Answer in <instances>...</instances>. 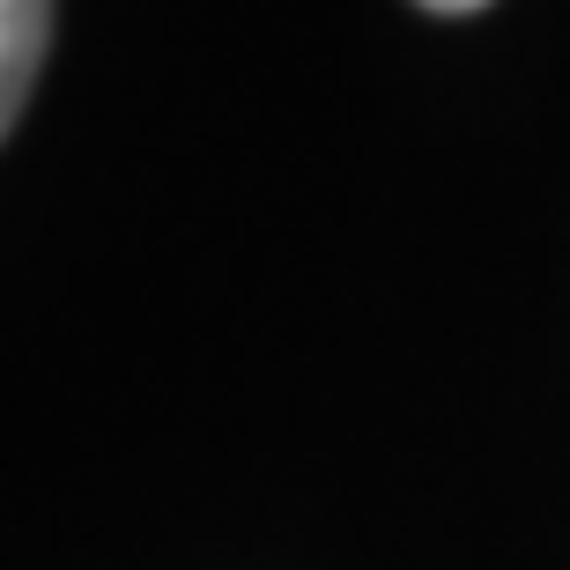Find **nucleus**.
<instances>
[{
  "label": "nucleus",
  "instance_id": "nucleus-1",
  "mask_svg": "<svg viewBox=\"0 0 570 570\" xmlns=\"http://www.w3.org/2000/svg\"><path fill=\"white\" fill-rule=\"evenodd\" d=\"M45 38H52V0H0V134L16 127L22 97L38 82Z\"/></svg>",
  "mask_w": 570,
  "mask_h": 570
},
{
  "label": "nucleus",
  "instance_id": "nucleus-2",
  "mask_svg": "<svg viewBox=\"0 0 570 570\" xmlns=\"http://www.w3.org/2000/svg\"><path fill=\"white\" fill-rule=\"evenodd\" d=\"M423 8H438V16H466V8H489V0H423Z\"/></svg>",
  "mask_w": 570,
  "mask_h": 570
}]
</instances>
